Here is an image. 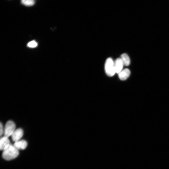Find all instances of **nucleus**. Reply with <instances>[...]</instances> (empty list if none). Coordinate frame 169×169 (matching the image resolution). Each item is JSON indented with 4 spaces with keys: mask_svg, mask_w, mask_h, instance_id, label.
<instances>
[{
    "mask_svg": "<svg viewBox=\"0 0 169 169\" xmlns=\"http://www.w3.org/2000/svg\"><path fill=\"white\" fill-rule=\"evenodd\" d=\"M10 145L8 138L4 136L1 138L0 140V149L1 150H4Z\"/></svg>",
    "mask_w": 169,
    "mask_h": 169,
    "instance_id": "5",
    "label": "nucleus"
},
{
    "mask_svg": "<svg viewBox=\"0 0 169 169\" xmlns=\"http://www.w3.org/2000/svg\"><path fill=\"white\" fill-rule=\"evenodd\" d=\"M131 74L130 70L127 68L121 71L118 74L119 78L121 80H124L129 77Z\"/></svg>",
    "mask_w": 169,
    "mask_h": 169,
    "instance_id": "8",
    "label": "nucleus"
},
{
    "mask_svg": "<svg viewBox=\"0 0 169 169\" xmlns=\"http://www.w3.org/2000/svg\"><path fill=\"white\" fill-rule=\"evenodd\" d=\"M4 128L3 125L1 123V124H0V135H1V136H2L4 133Z\"/></svg>",
    "mask_w": 169,
    "mask_h": 169,
    "instance_id": "12",
    "label": "nucleus"
},
{
    "mask_svg": "<svg viewBox=\"0 0 169 169\" xmlns=\"http://www.w3.org/2000/svg\"><path fill=\"white\" fill-rule=\"evenodd\" d=\"M13 146L18 150H24L28 146V143L24 140H19L13 144Z\"/></svg>",
    "mask_w": 169,
    "mask_h": 169,
    "instance_id": "7",
    "label": "nucleus"
},
{
    "mask_svg": "<svg viewBox=\"0 0 169 169\" xmlns=\"http://www.w3.org/2000/svg\"><path fill=\"white\" fill-rule=\"evenodd\" d=\"M124 64V66H128L130 64V59L129 56L126 53L122 54L120 58Z\"/></svg>",
    "mask_w": 169,
    "mask_h": 169,
    "instance_id": "9",
    "label": "nucleus"
},
{
    "mask_svg": "<svg viewBox=\"0 0 169 169\" xmlns=\"http://www.w3.org/2000/svg\"><path fill=\"white\" fill-rule=\"evenodd\" d=\"M105 69L106 75L110 77L113 76L116 73L114 67V62L111 58H107L105 62Z\"/></svg>",
    "mask_w": 169,
    "mask_h": 169,
    "instance_id": "2",
    "label": "nucleus"
},
{
    "mask_svg": "<svg viewBox=\"0 0 169 169\" xmlns=\"http://www.w3.org/2000/svg\"><path fill=\"white\" fill-rule=\"evenodd\" d=\"M19 154V150L13 145L11 144L3 151L2 157L5 160H10L17 158Z\"/></svg>",
    "mask_w": 169,
    "mask_h": 169,
    "instance_id": "1",
    "label": "nucleus"
},
{
    "mask_svg": "<svg viewBox=\"0 0 169 169\" xmlns=\"http://www.w3.org/2000/svg\"><path fill=\"white\" fill-rule=\"evenodd\" d=\"M23 131L21 128H19L16 130L11 135L12 140L16 142L20 140L23 136Z\"/></svg>",
    "mask_w": 169,
    "mask_h": 169,
    "instance_id": "4",
    "label": "nucleus"
},
{
    "mask_svg": "<svg viewBox=\"0 0 169 169\" xmlns=\"http://www.w3.org/2000/svg\"><path fill=\"white\" fill-rule=\"evenodd\" d=\"M16 125L13 121L10 120L6 123L4 128V136L9 138L15 131Z\"/></svg>",
    "mask_w": 169,
    "mask_h": 169,
    "instance_id": "3",
    "label": "nucleus"
},
{
    "mask_svg": "<svg viewBox=\"0 0 169 169\" xmlns=\"http://www.w3.org/2000/svg\"><path fill=\"white\" fill-rule=\"evenodd\" d=\"M37 45V43L35 40L29 42L28 44V46L31 48H35Z\"/></svg>",
    "mask_w": 169,
    "mask_h": 169,
    "instance_id": "11",
    "label": "nucleus"
},
{
    "mask_svg": "<svg viewBox=\"0 0 169 169\" xmlns=\"http://www.w3.org/2000/svg\"><path fill=\"white\" fill-rule=\"evenodd\" d=\"M21 3L25 6H31L34 4L35 2L34 0H22Z\"/></svg>",
    "mask_w": 169,
    "mask_h": 169,
    "instance_id": "10",
    "label": "nucleus"
},
{
    "mask_svg": "<svg viewBox=\"0 0 169 169\" xmlns=\"http://www.w3.org/2000/svg\"><path fill=\"white\" fill-rule=\"evenodd\" d=\"M124 66L122 60L120 58L116 59L114 62L115 69L116 73L118 74L123 70Z\"/></svg>",
    "mask_w": 169,
    "mask_h": 169,
    "instance_id": "6",
    "label": "nucleus"
}]
</instances>
